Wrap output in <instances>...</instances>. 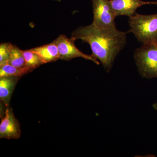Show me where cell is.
<instances>
[{
	"instance_id": "1",
	"label": "cell",
	"mask_w": 157,
	"mask_h": 157,
	"mask_svg": "<svg viewBox=\"0 0 157 157\" xmlns=\"http://www.w3.org/2000/svg\"><path fill=\"white\" fill-rule=\"evenodd\" d=\"M127 33L117 28H99L92 23L76 29L71 38L89 44L92 55L100 60L106 71L109 72L116 58L126 44Z\"/></svg>"
},
{
	"instance_id": "2",
	"label": "cell",
	"mask_w": 157,
	"mask_h": 157,
	"mask_svg": "<svg viewBox=\"0 0 157 157\" xmlns=\"http://www.w3.org/2000/svg\"><path fill=\"white\" fill-rule=\"evenodd\" d=\"M130 29L137 41L142 44L157 42V14L143 15L135 12L129 17Z\"/></svg>"
},
{
	"instance_id": "3",
	"label": "cell",
	"mask_w": 157,
	"mask_h": 157,
	"mask_svg": "<svg viewBox=\"0 0 157 157\" xmlns=\"http://www.w3.org/2000/svg\"><path fill=\"white\" fill-rule=\"evenodd\" d=\"M134 57L140 76L157 78V42L142 44L135 50Z\"/></svg>"
},
{
	"instance_id": "4",
	"label": "cell",
	"mask_w": 157,
	"mask_h": 157,
	"mask_svg": "<svg viewBox=\"0 0 157 157\" xmlns=\"http://www.w3.org/2000/svg\"><path fill=\"white\" fill-rule=\"evenodd\" d=\"M94 20L93 23L99 28H116L115 15L110 0H92Z\"/></svg>"
},
{
	"instance_id": "5",
	"label": "cell",
	"mask_w": 157,
	"mask_h": 157,
	"mask_svg": "<svg viewBox=\"0 0 157 157\" xmlns=\"http://www.w3.org/2000/svg\"><path fill=\"white\" fill-rule=\"evenodd\" d=\"M75 40L68 38L64 35H61L53 41L57 46L60 59L70 60L76 58H82L93 61L97 65L100 63L92 55H88L80 51L75 45Z\"/></svg>"
},
{
	"instance_id": "6",
	"label": "cell",
	"mask_w": 157,
	"mask_h": 157,
	"mask_svg": "<svg viewBox=\"0 0 157 157\" xmlns=\"http://www.w3.org/2000/svg\"><path fill=\"white\" fill-rule=\"evenodd\" d=\"M20 126L12 109L7 108L0 124V138L18 139L20 137Z\"/></svg>"
},
{
	"instance_id": "7",
	"label": "cell",
	"mask_w": 157,
	"mask_h": 157,
	"mask_svg": "<svg viewBox=\"0 0 157 157\" xmlns=\"http://www.w3.org/2000/svg\"><path fill=\"white\" fill-rule=\"evenodd\" d=\"M115 17L133 15L139 7L146 5L157 6V2H144L141 0H110Z\"/></svg>"
},
{
	"instance_id": "8",
	"label": "cell",
	"mask_w": 157,
	"mask_h": 157,
	"mask_svg": "<svg viewBox=\"0 0 157 157\" xmlns=\"http://www.w3.org/2000/svg\"><path fill=\"white\" fill-rule=\"evenodd\" d=\"M19 77L6 76L0 78V99L6 107L9 106L11 95Z\"/></svg>"
},
{
	"instance_id": "9",
	"label": "cell",
	"mask_w": 157,
	"mask_h": 157,
	"mask_svg": "<svg viewBox=\"0 0 157 157\" xmlns=\"http://www.w3.org/2000/svg\"><path fill=\"white\" fill-rule=\"evenodd\" d=\"M40 57L44 64L60 59L57 45L53 42L49 44L31 49Z\"/></svg>"
},
{
	"instance_id": "10",
	"label": "cell",
	"mask_w": 157,
	"mask_h": 157,
	"mask_svg": "<svg viewBox=\"0 0 157 157\" xmlns=\"http://www.w3.org/2000/svg\"><path fill=\"white\" fill-rule=\"evenodd\" d=\"M33 70V69L27 67H17L7 64L0 66V78L6 76L20 77Z\"/></svg>"
},
{
	"instance_id": "11",
	"label": "cell",
	"mask_w": 157,
	"mask_h": 157,
	"mask_svg": "<svg viewBox=\"0 0 157 157\" xmlns=\"http://www.w3.org/2000/svg\"><path fill=\"white\" fill-rule=\"evenodd\" d=\"M9 64L17 67H25V60L24 57L23 50H21L16 45H11L10 50V56Z\"/></svg>"
},
{
	"instance_id": "12",
	"label": "cell",
	"mask_w": 157,
	"mask_h": 157,
	"mask_svg": "<svg viewBox=\"0 0 157 157\" xmlns=\"http://www.w3.org/2000/svg\"><path fill=\"white\" fill-rule=\"evenodd\" d=\"M25 67L34 70L44 64L42 59L38 54L31 49L23 51Z\"/></svg>"
},
{
	"instance_id": "13",
	"label": "cell",
	"mask_w": 157,
	"mask_h": 157,
	"mask_svg": "<svg viewBox=\"0 0 157 157\" xmlns=\"http://www.w3.org/2000/svg\"><path fill=\"white\" fill-rule=\"evenodd\" d=\"M12 44L10 43H2L0 45V66L9 63L10 50Z\"/></svg>"
}]
</instances>
